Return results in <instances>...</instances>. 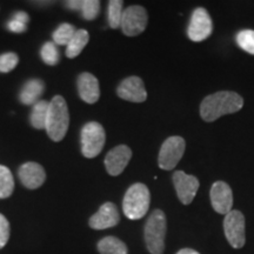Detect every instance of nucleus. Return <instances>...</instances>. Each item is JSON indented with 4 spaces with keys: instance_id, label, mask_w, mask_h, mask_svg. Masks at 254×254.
Returning a JSON list of instances; mask_svg holds the SVG:
<instances>
[{
    "instance_id": "nucleus-1",
    "label": "nucleus",
    "mask_w": 254,
    "mask_h": 254,
    "mask_svg": "<svg viewBox=\"0 0 254 254\" xmlns=\"http://www.w3.org/2000/svg\"><path fill=\"white\" fill-rule=\"evenodd\" d=\"M244 106L241 95L232 91H220L207 95L200 104V116L207 123H212L225 114L239 112Z\"/></svg>"
},
{
    "instance_id": "nucleus-2",
    "label": "nucleus",
    "mask_w": 254,
    "mask_h": 254,
    "mask_svg": "<svg viewBox=\"0 0 254 254\" xmlns=\"http://www.w3.org/2000/svg\"><path fill=\"white\" fill-rule=\"evenodd\" d=\"M69 126V113L66 100L62 95H56L50 101L45 129L53 141H62Z\"/></svg>"
},
{
    "instance_id": "nucleus-3",
    "label": "nucleus",
    "mask_w": 254,
    "mask_h": 254,
    "mask_svg": "<svg viewBox=\"0 0 254 254\" xmlns=\"http://www.w3.org/2000/svg\"><path fill=\"white\" fill-rule=\"evenodd\" d=\"M151 193L145 184L136 183L126 190L123 200L124 214L131 220H139L148 212Z\"/></svg>"
},
{
    "instance_id": "nucleus-4",
    "label": "nucleus",
    "mask_w": 254,
    "mask_h": 254,
    "mask_svg": "<svg viewBox=\"0 0 254 254\" xmlns=\"http://www.w3.org/2000/svg\"><path fill=\"white\" fill-rule=\"evenodd\" d=\"M166 231V215L161 209H154L146 221L144 228L146 247L151 254L164 253Z\"/></svg>"
},
{
    "instance_id": "nucleus-5",
    "label": "nucleus",
    "mask_w": 254,
    "mask_h": 254,
    "mask_svg": "<svg viewBox=\"0 0 254 254\" xmlns=\"http://www.w3.org/2000/svg\"><path fill=\"white\" fill-rule=\"evenodd\" d=\"M105 141H106V133L101 124L97 122L85 124L80 134L81 153L84 157L88 159L98 157L103 151Z\"/></svg>"
},
{
    "instance_id": "nucleus-6",
    "label": "nucleus",
    "mask_w": 254,
    "mask_h": 254,
    "mask_svg": "<svg viewBox=\"0 0 254 254\" xmlns=\"http://www.w3.org/2000/svg\"><path fill=\"white\" fill-rule=\"evenodd\" d=\"M186 148V142L182 136H170L161 145L159 152L158 164L161 170L171 171L182 160Z\"/></svg>"
},
{
    "instance_id": "nucleus-7",
    "label": "nucleus",
    "mask_w": 254,
    "mask_h": 254,
    "mask_svg": "<svg viewBox=\"0 0 254 254\" xmlns=\"http://www.w3.org/2000/svg\"><path fill=\"white\" fill-rule=\"evenodd\" d=\"M147 21V11L140 5H132L124 9L120 27L125 36L135 37L145 31Z\"/></svg>"
},
{
    "instance_id": "nucleus-8",
    "label": "nucleus",
    "mask_w": 254,
    "mask_h": 254,
    "mask_svg": "<svg viewBox=\"0 0 254 254\" xmlns=\"http://www.w3.org/2000/svg\"><path fill=\"white\" fill-rule=\"evenodd\" d=\"M245 217L240 211H231L225 215V237L233 249H241L246 243Z\"/></svg>"
},
{
    "instance_id": "nucleus-9",
    "label": "nucleus",
    "mask_w": 254,
    "mask_h": 254,
    "mask_svg": "<svg viewBox=\"0 0 254 254\" xmlns=\"http://www.w3.org/2000/svg\"><path fill=\"white\" fill-rule=\"evenodd\" d=\"M213 31L212 19L208 12L204 7H198L193 11L190 17L189 28H187V36L194 43L207 39Z\"/></svg>"
},
{
    "instance_id": "nucleus-10",
    "label": "nucleus",
    "mask_w": 254,
    "mask_h": 254,
    "mask_svg": "<svg viewBox=\"0 0 254 254\" xmlns=\"http://www.w3.org/2000/svg\"><path fill=\"white\" fill-rule=\"evenodd\" d=\"M173 184L180 201L184 205H190L199 190L198 178L186 174L184 171H177L173 174Z\"/></svg>"
},
{
    "instance_id": "nucleus-11",
    "label": "nucleus",
    "mask_w": 254,
    "mask_h": 254,
    "mask_svg": "<svg viewBox=\"0 0 254 254\" xmlns=\"http://www.w3.org/2000/svg\"><path fill=\"white\" fill-rule=\"evenodd\" d=\"M132 158V150L126 145H118L105 157V167L112 177L122 174Z\"/></svg>"
},
{
    "instance_id": "nucleus-12",
    "label": "nucleus",
    "mask_w": 254,
    "mask_h": 254,
    "mask_svg": "<svg viewBox=\"0 0 254 254\" xmlns=\"http://www.w3.org/2000/svg\"><path fill=\"white\" fill-rule=\"evenodd\" d=\"M117 94L124 100L131 103H144L147 99L144 81L139 77H128L120 82L117 88Z\"/></svg>"
},
{
    "instance_id": "nucleus-13",
    "label": "nucleus",
    "mask_w": 254,
    "mask_h": 254,
    "mask_svg": "<svg viewBox=\"0 0 254 254\" xmlns=\"http://www.w3.org/2000/svg\"><path fill=\"white\" fill-rule=\"evenodd\" d=\"M120 221L118 207L113 202H105L100 206L97 213H94L88 220V225L93 230H106L117 226Z\"/></svg>"
},
{
    "instance_id": "nucleus-14",
    "label": "nucleus",
    "mask_w": 254,
    "mask_h": 254,
    "mask_svg": "<svg viewBox=\"0 0 254 254\" xmlns=\"http://www.w3.org/2000/svg\"><path fill=\"white\" fill-rule=\"evenodd\" d=\"M211 202L214 211L219 214L230 213L233 206V193L231 187L224 182L214 183L211 187Z\"/></svg>"
},
{
    "instance_id": "nucleus-15",
    "label": "nucleus",
    "mask_w": 254,
    "mask_h": 254,
    "mask_svg": "<svg viewBox=\"0 0 254 254\" xmlns=\"http://www.w3.org/2000/svg\"><path fill=\"white\" fill-rule=\"evenodd\" d=\"M18 176L21 184L28 190L39 189L46 180V172L44 167L33 161L21 165L18 171Z\"/></svg>"
},
{
    "instance_id": "nucleus-16",
    "label": "nucleus",
    "mask_w": 254,
    "mask_h": 254,
    "mask_svg": "<svg viewBox=\"0 0 254 254\" xmlns=\"http://www.w3.org/2000/svg\"><path fill=\"white\" fill-rule=\"evenodd\" d=\"M78 93L81 100L87 104H95L100 98L99 81L93 74L88 72H82L77 79Z\"/></svg>"
},
{
    "instance_id": "nucleus-17",
    "label": "nucleus",
    "mask_w": 254,
    "mask_h": 254,
    "mask_svg": "<svg viewBox=\"0 0 254 254\" xmlns=\"http://www.w3.org/2000/svg\"><path fill=\"white\" fill-rule=\"evenodd\" d=\"M45 91V84L40 79H31L27 80L21 87L19 93V100L21 104L30 106V105L37 104L40 100V97Z\"/></svg>"
},
{
    "instance_id": "nucleus-18",
    "label": "nucleus",
    "mask_w": 254,
    "mask_h": 254,
    "mask_svg": "<svg viewBox=\"0 0 254 254\" xmlns=\"http://www.w3.org/2000/svg\"><path fill=\"white\" fill-rule=\"evenodd\" d=\"M100 254H128L126 244L116 237H105L98 243Z\"/></svg>"
},
{
    "instance_id": "nucleus-19",
    "label": "nucleus",
    "mask_w": 254,
    "mask_h": 254,
    "mask_svg": "<svg viewBox=\"0 0 254 254\" xmlns=\"http://www.w3.org/2000/svg\"><path fill=\"white\" fill-rule=\"evenodd\" d=\"M88 40H90V36H88V32L86 30H77L74 37L66 46V57L69 59L78 57L81 53V51L86 47Z\"/></svg>"
},
{
    "instance_id": "nucleus-20",
    "label": "nucleus",
    "mask_w": 254,
    "mask_h": 254,
    "mask_svg": "<svg viewBox=\"0 0 254 254\" xmlns=\"http://www.w3.org/2000/svg\"><path fill=\"white\" fill-rule=\"evenodd\" d=\"M49 105H50V101H46L43 99H40L37 104L33 105V109H32V112L30 116V123L32 127H34L36 129L45 128Z\"/></svg>"
},
{
    "instance_id": "nucleus-21",
    "label": "nucleus",
    "mask_w": 254,
    "mask_h": 254,
    "mask_svg": "<svg viewBox=\"0 0 254 254\" xmlns=\"http://www.w3.org/2000/svg\"><path fill=\"white\" fill-rule=\"evenodd\" d=\"M14 190V178L8 167L0 165V199L12 195Z\"/></svg>"
},
{
    "instance_id": "nucleus-22",
    "label": "nucleus",
    "mask_w": 254,
    "mask_h": 254,
    "mask_svg": "<svg viewBox=\"0 0 254 254\" xmlns=\"http://www.w3.org/2000/svg\"><path fill=\"white\" fill-rule=\"evenodd\" d=\"M75 32V27L73 25L68 24V23H64L60 24L57 30L53 32V43L56 45H68L69 41L72 40V38L74 37Z\"/></svg>"
},
{
    "instance_id": "nucleus-23",
    "label": "nucleus",
    "mask_w": 254,
    "mask_h": 254,
    "mask_svg": "<svg viewBox=\"0 0 254 254\" xmlns=\"http://www.w3.org/2000/svg\"><path fill=\"white\" fill-rule=\"evenodd\" d=\"M123 5L122 0H111L109 2V11H107V19L111 28H118L122 25L123 18Z\"/></svg>"
},
{
    "instance_id": "nucleus-24",
    "label": "nucleus",
    "mask_w": 254,
    "mask_h": 254,
    "mask_svg": "<svg viewBox=\"0 0 254 254\" xmlns=\"http://www.w3.org/2000/svg\"><path fill=\"white\" fill-rule=\"evenodd\" d=\"M40 57L46 65L55 66L59 63V50L53 41H46L40 50Z\"/></svg>"
},
{
    "instance_id": "nucleus-25",
    "label": "nucleus",
    "mask_w": 254,
    "mask_h": 254,
    "mask_svg": "<svg viewBox=\"0 0 254 254\" xmlns=\"http://www.w3.org/2000/svg\"><path fill=\"white\" fill-rule=\"evenodd\" d=\"M80 12L84 19L94 20L100 13V1H98V0H82Z\"/></svg>"
},
{
    "instance_id": "nucleus-26",
    "label": "nucleus",
    "mask_w": 254,
    "mask_h": 254,
    "mask_svg": "<svg viewBox=\"0 0 254 254\" xmlns=\"http://www.w3.org/2000/svg\"><path fill=\"white\" fill-rule=\"evenodd\" d=\"M237 43L250 55H254V31L244 30L237 34Z\"/></svg>"
},
{
    "instance_id": "nucleus-27",
    "label": "nucleus",
    "mask_w": 254,
    "mask_h": 254,
    "mask_svg": "<svg viewBox=\"0 0 254 254\" xmlns=\"http://www.w3.org/2000/svg\"><path fill=\"white\" fill-rule=\"evenodd\" d=\"M19 57L14 52H6L0 55V72L8 73L17 67Z\"/></svg>"
},
{
    "instance_id": "nucleus-28",
    "label": "nucleus",
    "mask_w": 254,
    "mask_h": 254,
    "mask_svg": "<svg viewBox=\"0 0 254 254\" xmlns=\"http://www.w3.org/2000/svg\"><path fill=\"white\" fill-rule=\"evenodd\" d=\"M9 234V222L4 214L0 213V250L8 243Z\"/></svg>"
},
{
    "instance_id": "nucleus-29",
    "label": "nucleus",
    "mask_w": 254,
    "mask_h": 254,
    "mask_svg": "<svg viewBox=\"0 0 254 254\" xmlns=\"http://www.w3.org/2000/svg\"><path fill=\"white\" fill-rule=\"evenodd\" d=\"M7 28L11 32H13V33H23V32L27 30V25L18 23V21L12 19V20H9L7 23Z\"/></svg>"
},
{
    "instance_id": "nucleus-30",
    "label": "nucleus",
    "mask_w": 254,
    "mask_h": 254,
    "mask_svg": "<svg viewBox=\"0 0 254 254\" xmlns=\"http://www.w3.org/2000/svg\"><path fill=\"white\" fill-rule=\"evenodd\" d=\"M12 19L15 21H18V23H21L24 25H26L28 23V20H30V17H28V14L26 13V12H15V13L13 14V17H12Z\"/></svg>"
},
{
    "instance_id": "nucleus-31",
    "label": "nucleus",
    "mask_w": 254,
    "mask_h": 254,
    "mask_svg": "<svg viewBox=\"0 0 254 254\" xmlns=\"http://www.w3.org/2000/svg\"><path fill=\"white\" fill-rule=\"evenodd\" d=\"M82 0H69L65 2V6L69 9H75V11H80Z\"/></svg>"
},
{
    "instance_id": "nucleus-32",
    "label": "nucleus",
    "mask_w": 254,
    "mask_h": 254,
    "mask_svg": "<svg viewBox=\"0 0 254 254\" xmlns=\"http://www.w3.org/2000/svg\"><path fill=\"white\" fill-rule=\"evenodd\" d=\"M177 254H200V253L192 249H183V250H180Z\"/></svg>"
}]
</instances>
